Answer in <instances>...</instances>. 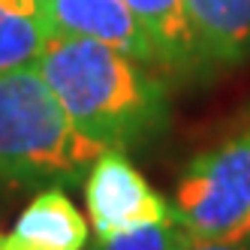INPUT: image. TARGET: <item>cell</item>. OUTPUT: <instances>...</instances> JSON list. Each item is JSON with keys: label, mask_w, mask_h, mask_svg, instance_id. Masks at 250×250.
Masks as SVG:
<instances>
[{"label": "cell", "mask_w": 250, "mask_h": 250, "mask_svg": "<svg viewBox=\"0 0 250 250\" xmlns=\"http://www.w3.org/2000/svg\"><path fill=\"white\" fill-rule=\"evenodd\" d=\"M37 69L73 124L103 148L127 151L166 124V91L142 63L97 40H48Z\"/></svg>", "instance_id": "obj_1"}, {"label": "cell", "mask_w": 250, "mask_h": 250, "mask_svg": "<svg viewBox=\"0 0 250 250\" xmlns=\"http://www.w3.org/2000/svg\"><path fill=\"white\" fill-rule=\"evenodd\" d=\"M103 151L73 124L37 63L0 73V184H73Z\"/></svg>", "instance_id": "obj_2"}, {"label": "cell", "mask_w": 250, "mask_h": 250, "mask_svg": "<svg viewBox=\"0 0 250 250\" xmlns=\"http://www.w3.org/2000/svg\"><path fill=\"white\" fill-rule=\"evenodd\" d=\"M250 214V130L190 160L175 187L172 217L193 241H235Z\"/></svg>", "instance_id": "obj_3"}, {"label": "cell", "mask_w": 250, "mask_h": 250, "mask_svg": "<svg viewBox=\"0 0 250 250\" xmlns=\"http://www.w3.org/2000/svg\"><path fill=\"white\" fill-rule=\"evenodd\" d=\"M84 202L97 238H112L139 226L172 220V205L118 148L103 151L87 169Z\"/></svg>", "instance_id": "obj_4"}, {"label": "cell", "mask_w": 250, "mask_h": 250, "mask_svg": "<svg viewBox=\"0 0 250 250\" xmlns=\"http://www.w3.org/2000/svg\"><path fill=\"white\" fill-rule=\"evenodd\" d=\"M51 40H97L157 66L154 42L127 0H40Z\"/></svg>", "instance_id": "obj_5"}, {"label": "cell", "mask_w": 250, "mask_h": 250, "mask_svg": "<svg viewBox=\"0 0 250 250\" xmlns=\"http://www.w3.org/2000/svg\"><path fill=\"white\" fill-rule=\"evenodd\" d=\"M87 220L58 187L40 190L9 232H0V250H84Z\"/></svg>", "instance_id": "obj_6"}, {"label": "cell", "mask_w": 250, "mask_h": 250, "mask_svg": "<svg viewBox=\"0 0 250 250\" xmlns=\"http://www.w3.org/2000/svg\"><path fill=\"white\" fill-rule=\"evenodd\" d=\"M199 61L238 63L250 58V0H184Z\"/></svg>", "instance_id": "obj_7"}, {"label": "cell", "mask_w": 250, "mask_h": 250, "mask_svg": "<svg viewBox=\"0 0 250 250\" xmlns=\"http://www.w3.org/2000/svg\"><path fill=\"white\" fill-rule=\"evenodd\" d=\"M133 15L142 21L145 33L154 42L157 66L187 69L199 61L196 40L184 12V0H127Z\"/></svg>", "instance_id": "obj_8"}, {"label": "cell", "mask_w": 250, "mask_h": 250, "mask_svg": "<svg viewBox=\"0 0 250 250\" xmlns=\"http://www.w3.org/2000/svg\"><path fill=\"white\" fill-rule=\"evenodd\" d=\"M48 40L40 0H0V73L37 63Z\"/></svg>", "instance_id": "obj_9"}, {"label": "cell", "mask_w": 250, "mask_h": 250, "mask_svg": "<svg viewBox=\"0 0 250 250\" xmlns=\"http://www.w3.org/2000/svg\"><path fill=\"white\" fill-rule=\"evenodd\" d=\"M190 244H193V238L172 217L163 223L121 232V235H112V238H97V244L91 250H184Z\"/></svg>", "instance_id": "obj_10"}, {"label": "cell", "mask_w": 250, "mask_h": 250, "mask_svg": "<svg viewBox=\"0 0 250 250\" xmlns=\"http://www.w3.org/2000/svg\"><path fill=\"white\" fill-rule=\"evenodd\" d=\"M184 250H250V238H238V241H193Z\"/></svg>", "instance_id": "obj_11"}, {"label": "cell", "mask_w": 250, "mask_h": 250, "mask_svg": "<svg viewBox=\"0 0 250 250\" xmlns=\"http://www.w3.org/2000/svg\"><path fill=\"white\" fill-rule=\"evenodd\" d=\"M238 238H250V214H247V220L241 223V229H238ZM235 238V241H238Z\"/></svg>", "instance_id": "obj_12"}]
</instances>
